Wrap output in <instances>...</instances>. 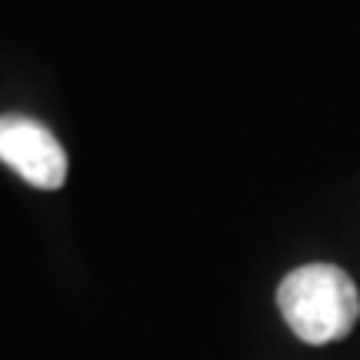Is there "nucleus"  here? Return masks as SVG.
<instances>
[{
    "instance_id": "nucleus-1",
    "label": "nucleus",
    "mask_w": 360,
    "mask_h": 360,
    "mask_svg": "<svg viewBox=\"0 0 360 360\" xmlns=\"http://www.w3.org/2000/svg\"><path fill=\"white\" fill-rule=\"evenodd\" d=\"M277 307L304 344H330L357 327V283L334 264H304L277 287Z\"/></svg>"
},
{
    "instance_id": "nucleus-2",
    "label": "nucleus",
    "mask_w": 360,
    "mask_h": 360,
    "mask_svg": "<svg viewBox=\"0 0 360 360\" xmlns=\"http://www.w3.org/2000/svg\"><path fill=\"white\" fill-rule=\"evenodd\" d=\"M0 160L40 191H60L67 180L64 147L34 117H0Z\"/></svg>"
}]
</instances>
